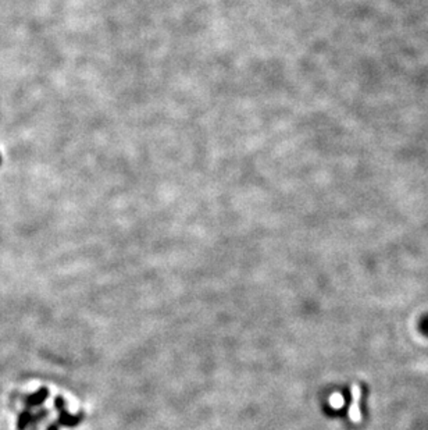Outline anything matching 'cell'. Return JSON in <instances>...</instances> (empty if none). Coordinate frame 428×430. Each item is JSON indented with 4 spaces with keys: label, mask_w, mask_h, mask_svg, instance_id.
<instances>
[{
    "label": "cell",
    "mask_w": 428,
    "mask_h": 430,
    "mask_svg": "<svg viewBox=\"0 0 428 430\" xmlns=\"http://www.w3.org/2000/svg\"><path fill=\"white\" fill-rule=\"evenodd\" d=\"M34 421V415L29 412V411H24L21 412L20 417H18V422H17V429L18 430H25L28 428V425L31 424Z\"/></svg>",
    "instance_id": "4"
},
{
    "label": "cell",
    "mask_w": 428,
    "mask_h": 430,
    "mask_svg": "<svg viewBox=\"0 0 428 430\" xmlns=\"http://www.w3.org/2000/svg\"><path fill=\"white\" fill-rule=\"evenodd\" d=\"M360 398H361V387L355 386L353 387V404H352V418L353 421H360Z\"/></svg>",
    "instance_id": "3"
},
{
    "label": "cell",
    "mask_w": 428,
    "mask_h": 430,
    "mask_svg": "<svg viewBox=\"0 0 428 430\" xmlns=\"http://www.w3.org/2000/svg\"><path fill=\"white\" fill-rule=\"evenodd\" d=\"M49 397V390L46 387H42L39 391H36L35 394H31V396L25 397V404L28 407H38V405H42V404L46 401V398Z\"/></svg>",
    "instance_id": "2"
},
{
    "label": "cell",
    "mask_w": 428,
    "mask_h": 430,
    "mask_svg": "<svg viewBox=\"0 0 428 430\" xmlns=\"http://www.w3.org/2000/svg\"><path fill=\"white\" fill-rule=\"evenodd\" d=\"M54 407L57 408L59 414H60V418H59V424L63 425V426L73 428V426H77V425L81 422L82 415H77V417H73V415H70L67 411H66L63 397H56V398H54Z\"/></svg>",
    "instance_id": "1"
},
{
    "label": "cell",
    "mask_w": 428,
    "mask_h": 430,
    "mask_svg": "<svg viewBox=\"0 0 428 430\" xmlns=\"http://www.w3.org/2000/svg\"><path fill=\"white\" fill-rule=\"evenodd\" d=\"M46 430H59V424L50 425V426H49V428H47Z\"/></svg>",
    "instance_id": "5"
}]
</instances>
